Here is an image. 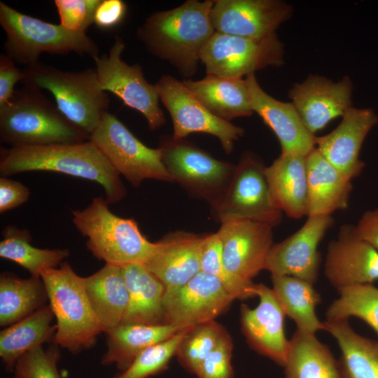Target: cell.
<instances>
[{
  "label": "cell",
  "mask_w": 378,
  "mask_h": 378,
  "mask_svg": "<svg viewBox=\"0 0 378 378\" xmlns=\"http://www.w3.org/2000/svg\"><path fill=\"white\" fill-rule=\"evenodd\" d=\"M13 378H19V377H18L17 376H15V377H13Z\"/></svg>",
  "instance_id": "cell-47"
},
{
  "label": "cell",
  "mask_w": 378,
  "mask_h": 378,
  "mask_svg": "<svg viewBox=\"0 0 378 378\" xmlns=\"http://www.w3.org/2000/svg\"><path fill=\"white\" fill-rule=\"evenodd\" d=\"M127 6L122 0H102L95 12L94 24L102 29L119 25L126 16Z\"/></svg>",
  "instance_id": "cell-44"
},
{
  "label": "cell",
  "mask_w": 378,
  "mask_h": 378,
  "mask_svg": "<svg viewBox=\"0 0 378 378\" xmlns=\"http://www.w3.org/2000/svg\"><path fill=\"white\" fill-rule=\"evenodd\" d=\"M307 216L328 215L348 207L351 180L333 167L315 147L307 156Z\"/></svg>",
  "instance_id": "cell-25"
},
{
  "label": "cell",
  "mask_w": 378,
  "mask_h": 378,
  "mask_svg": "<svg viewBox=\"0 0 378 378\" xmlns=\"http://www.w3.org/2000/svg\"><path fill=\"white\" fill-rule=\"evenodd\" d=\"M125 48L122 38L116 36L108 53L94 60L100 88L139 111L146 118L150 130H155L165 123L158 93L155 85L146 80L139 64L129 65L122 60Z\"/></svg>",
  "instance_id": "cell-12"
},
{
  "label": "cell",
  "mask_w": 378,
  "mask_h": 378,
  "mask_svg": "<svg viewBox=\"0 0 378 378\" xmlns=\"http://www.w3.org/2000/svg\"><path fill=\"white\" fill-rule=\"evenodd\" d=\"M272 290L286 316L294 321L297 329L315 335L324 330V323L318 320L315 308L321 302L314 285L292 276L272 275Z\"/></svg>",
  "instance_id": "cell-33"
},
{
  "label": "cell",
  "mask_w": 378,
  "mask_h": 378,
  "mask_svg": "<svg viewBox=\"0 0 378 378\" xmlns=\"http://www.w3.org/2000/svg\"><path fill=\"white\" fill-rule=\"evenodd\" d=\"M251 106L276 134L281 153L306 157L314 148L316 136L303 124L295 106L267 94L260 86L255 74L246 76Z\"/></svg>",
  "instance_id": "cell-22"
},
{
  "label": "cell",
  "mask_w": 378,
  "mask_h": 378,
  "mask_svg": "<svg viewBox=\"0 0 378 378\" xmlns=\"http://www.w3.org/2000/svg\"><path fill=\"white\" fill-rule=\"evenodd\" d=\"M265 175L274 205L288 217L307 216L308 181L306 157L281 153Z\"/></svg>",
  "instance_id": "cell-24"
},
{
  "label": "cell",
  "mask_w": 378,
  "mask_h": 378,
  "mask_svg": "<svg viewBox=\"0 0 378 378\" xmlns=\"http://www.w3.org/2000/svg\"><path fill=\"white\" fill-rule=\"evenodd\" d=\"M342 118L341 122L331 132L316 136L315 147L333 167L352 180L365 167L359 158L360 150L378 118L372 109L354 107Z\"/></svg>",
  "instance_id": "cell-21"
},
{
  "label": "cell",
  "mask_w": 378,
  "mask_h": 378,
  "mask_svg": "<svg viewBox=\"0 0 378 378\" xmlns=\"http://www.w3.org/2000/svg\"><path fill=\"white\" fill-rule=\"evenodd\" d=\"M256 289L258 305L253 309L245 304L241 306V331L253 349L284 367L290 347L284 332L286 314L272 288L258 284Z\"/></svg>",
  "instance_id": "cell-20"
},
{
  "label": "cell",
  "mask_w": 378,
  "mask_h": 378,
  "mask_svg": "<svg viewBox=\"0 0 378 378\" xmlns=\"http://www.w3.org/2000/svg\"><path fill=\"white\" fill-rule=\"evenodd\" d=\"M234 300L217 278L200 271L182 286L165 290L164 324L184 330L215 320Z\"/></svg>",
  "instance_id": "cell-15"
},
{
  "label": "cell",
  "mask_w": 378,
  "mask_h": 378,
  "mask_svg": "<svg viewBox=\"0 0 378 378\" xmlns=\"http://www.w3.org/2000/svg\"><path fill=\"white\" fill-rule=\"evenodd\" d=\"M188 328L141 351L125 370L113 378H148L167 368Z\"/></svg>",
  "instance_id": "cell-38"
},
{
  "label": "cell",
  "mask_w": 378,
  "mask_h": 378,
  "mask_svg": "<svg viewBox=\"0 0 378 378\" xmlns=\"http://www.w3.org/2000/svg\"><path fill=\"white\" fill-rule=\"evenodd\" d=\"M48 298L40 276L0 277V326H9L46 306Z\"/></svg>",
  "instance_id": "cell-34"
},
{
  "label": "cell",
  "mask_w": 378,
  "mask_h": 378,
  "mask_svg": "<svg viewBox=\"0 0 378 378\" xmlns=\"http://www.w3.org/2000/svg\"><path fill=\"white\" fill-rule=\"evenodd\" d=\"M128 290V305L122 323L162 325L165 286L142 263L122 265Z\"/></svg>",
  "instance_id": "cell-26"
},
{
  "label": "cell",
  "mask_w": 378,
  "mask_h": 378,
  "mask_svg": "<svg viewBox=\"0 0 378 378\" xmlns=\"http://www.w3.org/2000/svg\"><path fill=\"white\" fill-rule=\"evenodd\" d=\"M0 24L6 34V54L27 67L38 62L43 52L88 55L95 60L99 48L85 32L25 15L0 1Z\"/></svg>",
  "instance_id": "cell-7"
},
{
  "label": "cell",
  "mask_w": 378,
  "mask_h": 378,
  "mask_svg": "<svg viewBox=\"0 0 378 378\" xmlns=\"http://www.w3.org/2000/svg\"><path fill=\"white\" fill-rule=\"evenodd\" d=\"M77 230L88 238L92 254L107 264H145L152 256L155 242L148 241L133 218L113 214L106 199L97 197L83 210H72Z\"/></svg>",
  "instance_id": "cell-5"
},
{
  "label": "cell",
  "mask_w": 378,
  "mask_h": 378,
  "mask_svg": "<svg viewBox=\"0 0 378 378\" xmlns=\"http://www.w3.org/2000/svg\"><path fill=\"white\" fill-rule=\"evenodd\" d=\"M181 330L167 324L121 323L104 332L107 350L102 358V364L115 365L122 372L129 368L141 351L173 337Z\"/></svg>",
  "instance_id": "cell-29"
},
{
  "label": "cell",
  "mask_w": 378,
  "mask_h": 378,
  "mask_svg": "<svg viewBox=\"0 0 378 378\" xmlns=\"http://www.w3.org/2000/svg\"><path fill=\"white\" fill-rule=\"evenodd\" d=\"M293 8L279 0H216L211 19L216 32L264 38L276 35Z\"/></svg>",
  "instance_id": "cell-17"
},
{
  "label": "cell",
  "mask_w": 378,
  "mask_h": 378,
  "mask_svg": "<svg viewBox=\"0 0 378 378\" xmlns=\"http://www.w3.org/2000/svg\"><path fill=\"white\" fill-rule=\"evenodd\" d=\"M332 224L331 216H307L298 230L283 241L273 244L265 270L272 275L292 276L314 285L321 264L318 246Z\"/></svg>",
  "instance_id": "cell-16"
},
{
  "label": "cell",
  "mask_w": 378,
  "mask_h": 378,
  "mask_svg": "<svg viewBox=\"0 0 378 378\" xmlns=\"http://www.w3.org/2000/svg\"><path fill=\"white\" fill-rule=\"evenodd\" d=\"M284 44L276 35L264 38L215 32L204 48L201 61L206 74L242 78L284 63Z\"/></svg>",
  "instance_id": "cell-11"
},
{
  "label": "cell",
  "mask_w": 378,
  "mask_h": 378,
  "mask_svg": "<svg viewBox=\"0 0 378 378\" xmlns=\"http://www.w3.org/2000/svg\"><path fill=\"white\" fill-rule=\"evenodd\" d=\"M273 227L244 218L221 223L218 234L226 271L243 286L254 289L253 279L265 270L273 245Z\"/></svg>",
  "instance_id": "cell-14"
},
{
  "label": "cell",
  "mask_w": 378,
  "mask_h": 378,
  "mask_svg": "<svg viewBox=\"0 0 378 378\" xmlns=\"http://www.w3.org/2000/svg\"><path fill=\"white\" fill-rule=\"evenodd\" d=\"M30 195L29 188L19 181L1 176L0 213H4L25 203Z\"/></svg>",
  "instance_id": "cell-45"
},
{
  "label": "cell",
  "mask_w": 378,
  "mask_h": 378,
  "mask_svg": "<svg viewBox=\"0 0 378 378\" xmlns=\"http://www.w3.org/2000/svg\"><path fill=\"white\" fill-rule=\"evenodd\" d=\"M159 97L173 122L172 138L181 140L192 133H206L218 138L223 149L230 153L234 141L244 130L210 112L180 81L162 76L155 85Z\"/></svg>",
  "instance_id": "cell-13"
},
{
  "label": "cell",
  "mask_w": 378,
  "mask_h": 378,
  "mask_svg": "<svg viewBox=\"0 0 378 378\" xmlns=\"http://www.w3.org/2000/svg\"><path fill=\"white\" fill-rule=\"evenodd\" d=\"M2 236L0 257L18 263L32 276H40L47 269L56 268L70 255L68 249L33 246L31 233L27 229L8 225L4 228Z\"/></svg>",
  "instance_id": "cell-35"
},
{
  "label": "cell",
  "mask_w": 378,
  "mask_h": 378,
  "mask_svg": "<svg viewBox=\"0 0 378 378\" xmlns=\"http://www.w3.org/2000/svg\"><path fill=\"white\" fill-rule=\"evenodd\" d=\"M262 162L254 154H244L220 200L212 206L216 218L223 223L244 218L277 226L282 212L273 204Z\"/></svg>",
  "instance_id": "cell-10"
},
{
  "label": "cell",
  "mask_w": 378,
  "mask_h": 378,
  "mask_svg": "<svg viewBox=\"0 0 378 378\" xmlns=\"http://www.w3.org/2000/svg\"><path fill=\"white\" fill-rule=\"evenodd\" d=\"M90 141L134 187L146 179L174 181L162 162L161 150L146 146L108 111L91 133Z\"/></svg>",
  "instance_id": "cell-8"
},
{
  "label": "cell",
  "mask_w": 378,
  "mask_h": 378,
  "mask_svg": "<svg viewBox=\"0 0 378 378\" xmlns=\"http://www.w3.org/2000/svg\"><path fill=\"white\" fill-rule=\"evenodd\" d=\"M337 292L339 298L326 310V320H349L351 316L358 317L378 334V288L372 284H356Z\"/></svg>",
  "instance_id": "cell-36"
},
{
  "label": "cell",
  "mask_w": 378,
  "mask_h": 378,
  "mask_svg": "<svg viewBox=\"0 0 378 378\" xmlns=\"http://www.w3.org/2000/svg\"><path fill=\"white\" fill-rule=\"evenodd\" d=\"M200 271L217 278L234 300H244L253 297L250 289L237 281L226 271L223 265L222 243L217 232L205 236Z\"/></svg>",
  "instance_id": "cell-39"
},
{
  "label": "cell",
  "mask_w": 378,
  "mask_h": 378,
  "mask_svg": "<svg viewBox=\"0 0 378 378\" xmlns=\"http://www.w3.org/2000/svg\"><path fill=\"white\" fill-rule=\"evenodd\" d=\"M35 171L62 173L94 181L103 188L108 204L127 195L120 174L90 140L1 148V176Z\"/></svg>",
  "instance_id": "cell-1"
},
{
  "label": "cell",
  "mask_w": 378,
  "mask_h": 378,
  "mask_svg": "<svg viewBox=\"0 0 378 378\" xmlns=\"http://www.w3.org/2000/svg\"><path fill=\"white\" fill-rule=\"evenodd\" d=\"M57 346L45 349L38 346L24 355L17 361L14 372L19 378H62L57 363L59 359Z\"/></svg>",
  "instance_id": "cell-40"
},
{
  "label": "cell",
  "mask_w": 378,
  "mask_h": 378,
  "mask_svg": "<svg viewBox=\"0 0 378 378\" xmlns=\"http://www.w3.org/2000/svg\"><path fill=\"white\" fill-rule=\"evenodd\" d=\"M226 330L215 320L189 328L178 348L176 356L181 365L195 373L209 354L218 345Z\"/></svg>",
  "instance_id": "cell-37"
},
{
  "label": "cell",
  "mask_w": 378,
  "mask_h": 378,
  "mask_svg": "<svg viewBox=\"0 0 378 378\" xmlns=\"http://www.w3.org/2000/svg\"><path fill=\"white\" fill-rule=\"evenodd\" d=\"M24 72V85L49 91L62 114L90 136L108 112L109 98L100 88L95 69L63 71L37 62Z\"/></svg>",
  "instance_id": "cell-6"
},
{
  "label": "cell",
  "mask_w": 378,
  "mask_h": 378,
  "mask_svg": "<svg viewBox=\"0 0 378 378\" xmlns=\"http://www.w3.org/2000/svg\"><path fill=\"white\" fill-rule=\"evenodd\" d=\"M284 378H343L330 348L298 329L290 340Z\"/></svg>",
  "instance_id": "cell-32"
},
{
  "label": "cell",
  "mask_w": 378,
  "mask_h": 378,
  "mask_svg": "<svg viewBox=\"0 0 378 378\" xmlns=\"http://www.w3.org/2000/svg\"><path fill=\"white\" fill-rule=\"evenodd\" d=\"M204 238L184 231L169 233L155 242V249L144 265L165 290L179 288L200 272Z\"/></svg>",
  "instance_id": "cell-23"
},
{
  "label": "cell",
  "mask_w": 378,
  "mask_h": 378,
  "mask_svg": "<svg viewBox=\"0 0 378 378\" xmlns=\"http://www.w3.org/2000/svg\"><path fill=\"white\" fill-rule=\"evenodd\" d=\"M324 274L337 291L372 284L378 280V251L356 234L354 225H343L328 244Z\"/></svg>",
  "instance_id": "cell-18"
},
{
  "label": "cell",
  "mask_w": 378,
  "mask_h": 378,
  "mask_svg": "<svg viewBox=\"0 0 378 378\" xmlns=\"http://www.w3.org/2000/svg\"><path fill=\"white\" fill-rule=\"evenodd\" d=\"M352 83L344 76L334 82L323 76H309L289 91L292 104L308 131L314 134L351 106Z\"/></svg>",
  "instance_id": "cell-19"
},
{
  "label": "cell",
  "mask_w": 378,
  "mask_h": 378,
  "mask_svg": "<svg viewBox=\"0 0 378 378\" xmlns=\"http://www.w3.org/2000/svg\"><path fill=\"white\" fill-rule=\"evenodd\" d=\"M354 228L362 239L378 251V208L365 211Z\"/></svg>",
  "instance_id": "cell-46"
},
{
  "label": "cell",
  "mask_w": 378,
  "mask_h": 378,
  "mask_svg": "<svg viewBox=\"0 0 378 378\" xmlns=\"http://www.w3.org/2000/svg\"><path fill=\"white\" fill-rule=\"evenodd\" d=\"M232 341L227 332L197 368V378H234L231 365Z\"/></svg>",
  "instance_id": "cell-42"
},
{
  "label": "cell",
  "mask_w": 378,
  "mask_h": 378,
  "mask_svg": "<svg viewBox=\"0 0 378 378\" xmlns=\"http://www.w3.org/2000/svg\"><path fill=\"white\" fill-rule=\"evenodd\" d=\"M53 318L48 304L1 331L0 357L8 370H14L18 360L27 352L53 340L57 331Z\"/></svg>",
  "instance_id": "cell-30"
},
{
  "label": "cell",
  "mask_w": 378,
  "mask_h": 378,
  "mask_svg": "<svg viewBox=\"0 0 378 378\" xmlns=\"http://www.w3.org/2000/svg\"><path fill=\"white\" fill-rule=\"evenodd\" d=\"M0 139L10 146L76 143L90 135L70 122L40 90L24 85L0 106Z\"/></svg>",
  "instance_id": "cell-3"
},
{
  "label": "cell",
  "mask_w": 378,
  "mask_h": 378,
  "mask_svg": "<svg viewBox=\"0 0 378 378\" xmlns=\"http://www.w3.org/2000/svg\"><path fill=\"white\" fill-rule=\"evenodd\" d=\"M324 330L336 340L343 378H378V342L356 333L349 320L326 321Z\"/></svg>",
  "instance_id": "cell-31"
},
{
  "label": "cell",
  "mask_w": 378,
  "mask_h": 378,
  "mask_svg": "<svg viewBox=\"0 0 378 378\" xmlns=\"http://www.w3.org/2000/svg\"><path fill=\"white\" fill-rule=\"evenodd\" d=\"M24 78V70L18 68L14 60L6 53L0 55V106L13 97L15 85Z\"/></svg>",
  "instance_id": "cell-43"
},
{
  "label": "cell",
  "mask_w": 378,
  "mask_h": 378,
  "mask_svg": "<svg viewBox=\"0 0 378 378\" xmlns=\"http://www.w3.org/2000/svg\"><path fill=\"white\" fill-rule=\"evenodd\" d=\"M102 0H55L60 24L69 30L83 31L94 23Z\"/></svg>",
  "instance_id": "cell-41"
},
{
  "label": "cell",
  "mask_w": 378,
  "mask_h": 378,
  "mask_svg": "<svg viewBox=\"0 0 378 378\" xmlns=\"http://www.w3.org/2000/svg\"><path fill=\"white\" fill-rule=\"evenodd\" d=\"M158 148L174 181L206 200L211 207L220 200L232 180L235 165L217 160L188 141L172 136L161 137Z\"/></svg>",
  "instance_id": "cell-9"
},
{
  "label": "cell",
  "mask_w": 378,
  "mask_h": 378,
  "mask_svg": "<svg viewBox=\"0 0 378 378\" xmlns=\"http://www.w3.org/2000/svg\"><path fill=\"white\" fill-rule=\"evenodd\" d=\"M214 1L188 0L151 14L137 37L155 56L169 61L186 77L197 69L202 50L216 32L211 19Z\"/></svg>",
  "instance_id": "cell-2"
},
{
  "label": "cell",
  "mask_w": 378,
  "mask_h": 378,
  "mask_svg": "<svg viewBox=\"0 0 378 378\" xmlns=\"http://www.w3.org/2000/svg\"><path fill=\"white\" fill-rule=\"evenodd\" d=\"M91 307L104 332L122 321L128 305V290L122 266L107 264L94 274L83 277Z\"/></svg>",
  "instance_id": "cell-28"
},
{
  "label": "cell",
  "mask_w": 378,
  "mask_h": 378,
  "mask_svg": "<svg viewBox=\"0 0 378 378\" xmlns=\"http://www.w3.org/2000/svg\"><path fill=\"white\" fill-rule=\"evenodd\" d=\"M186 87L213 114L229 121L253 113L245 79L206 74L198 80H183Z\"/></svg>",
  "instance_id": "cell-27"
},
{
  "label": "cell",
  "mask_w": 378,
  "mask_h": 378,
  "mask_svg": "<svg viewBox=\"0 0 378 378\" xmlns=\"http://www.w3.org/2000/svg\"><path fill=\"white\" fill-rule=\"evenodd\" d=\"M57 321L53 344L73 354L91 348L104 328L87 297L83 277L67 262L40 275Z\"/></svg>",
  "instance_id": "cell-4"
}]
</instances>
